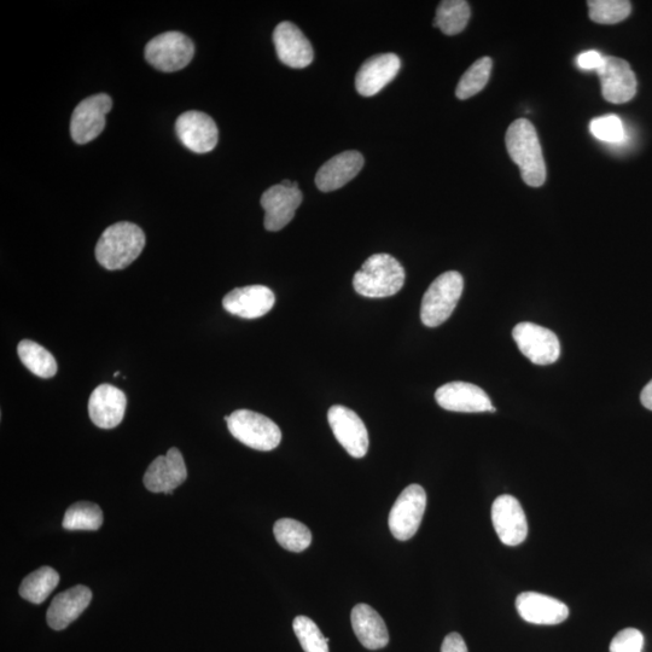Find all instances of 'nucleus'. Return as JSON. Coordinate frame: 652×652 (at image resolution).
Returning <instances> with one entry per match:
<instances>
[{
  "label": "nucleus",
  "instance_id": "f257e3e1",
  "mask_svg": "<svg viewBox=\"0 0 652 652\" xmlns=\"http://www.w3.org/2000/svg\"><path fill=\"white\" fill-rule=\"evenodd\" d=\"M508 153L520 167L523 182L539 188L546 180V163L537 131L531 121L518 119L510 125L505 137Z\"/></svg>",
  "mask_w": 652,
  "mask_h": 652
},
{
  "label": "nucleus",
  "instance_id": "f03ea898",
  "mask_svg": "<svg viewBox=\"0 0 652 652\" xmlns=\"http://www.w3.org/2000/svg\"><path fill=\"white\" fill-rule=\"evenodd\" d=\"M145 235L141 227L122 221L109 226L96 246V259L110 271L126 269L142 254Z\"/></svg>",
  "mask_w": 652,
  "mask_h": 652
},
{
  "label": "nucleus",
  "instance_id": "7ed1b4c3",
  "mask_svg": "<svg viewBox=\"0 0 652 652\" xmlns=\"http://www.w3.org/2000/svg\"><path fill=\"white\" fill-rule=\"evenodd\" d=\"M404 283L403 265L389 254L370 256L353 277L354 290L369 299L389 298L398 294Z\"/></svg>",
  "mask_w": 652,
  "mask_h": 652
},
{
  "label": "nucleus",
  "instance_id": "20e7f679",
  "mask_svg": "<svg viewBox=\"0 0 652 652\" xmlns=\"http://www.w3.org/2000/svg\"><path fill=\"white\" fill-rule=\"evenodd\" d=\"M464 279L461 273H442L430 284L423 296L421 306L422 323L428 328L444 324L452 316L463 294Z\"/></svg>",
  "mask_w": 652,
  "mask_h": 652
},
{
  "label": "nucleus",
  "instance_id": "39448f33",
  "mask_svg": "<svg viewBox=\"0 0 652 652\" xmlns=\"http://www.w3.org/2000/svg\"><path fill=\"white\" fill-rule=\"evenodd\" d=\"M224 418L232 436L253 450L269 452L281 444V429L258 412L237 410Z\"/></svg>",
  "mask_w": 652,
  "mask_h": 652
},
{
  "label": "nucleus",
  "instance_id": "423d86ee",
  "mask_svg": "<svg viewBox=\"0 0 652 652\" xmlns=\"http://www.w3.org/2000/svg\"><path fill=\"white\" fill-rule=\"evenodd\" d=\"M195 55V45L180 32H166L145 46V58L161 72L173 73L185 68Z\"/></svg>",
  "mask_w": 652,
  "mask_h": 652
},
{
  "label": "nucleus",
  "instance_id": "0eeeda50",
  "mask_svg": "<svg viewBox=\"0 0 652 652\" xmlns=\"http://www.w3.org/2000/svg\"><path fill=\"white\" fill-rule=\"evenodd\" d=\"M427 508V493L419 485H411L401 492L389 514V529L395 539L410 540L421 526Z\"/></svg>",
  "mask_w": 652,
  "mask_h": 652
},
{
  "label": "nucleus",
  "instance_id": "6e6552de",
  "mask_svg": "<svg viewBox=\"0 0 652 652\" xmlns=\"http://www.w3.org/2000/svg\"><path fill=\"white\" fill-rule=\"evenodd\" d=\"M512 337L521 353L535 365H550L560 358V340L544 326L527 322L517 324Z\"/></svg>",
  "mask_w": 652,
  "mask_h": 652
},
{
  "label": "nucleus",
  "instance_id": "1a4fd4ad",
  "mask_svg": "<svg viewBox=\"0 0 652 652\" xmlns=\"http://www.w3.org/2000/svg\"><path fill=\"white\" fill-rule=\"evenodd\" d=\"M113 101L106 93L91 96L75 108L71 121V135L78 144L96 139L106 127V115L112 110Z\"/></svg>",
  "mask_w": 652,
  "mask_h": 652
},
{
  "label": "nucleus",
  "instance_id": "9d476101",
  "mask_svg": "<svg viewBox=\"0 0 652 652\" xmlns=\"http://www.w3.org/2000/svg\"><path fill=\"white\" fill-rule=\"evenodd\" d=\"M328 421L337 441L349 456L363 458L369 450V433L362 418L346 406L330 407Z\"/></svg>",
  "mask_w": 652,
  "mask_h": 652
},
{
  "label": "nucleus",
  "instance_id": "9b49d317",
  "mask_svg": "<svg viewBox=\"0 0 652 652\" xmlns=\"http://www.w3.org/2000/svg\"><path fill=\"white\" fill-rule=\"evenodd\" d=\"M304 196L298 183L293 188L282 184L271 186L261 196V206L265 211V229L277 232L284 229L294 219Z\"/></svg>",
  "mask_w": 652,
  "mask_h": 652
},
{
  "label": "nucleus",
  "instance_id": "f8f14e48",
  "mask_svg": "<svg viewBox=\"0 0 652 652\" xmlns=\"http://www.w3.org/2000/svg\"><path fill=\"white\" fill-rule=\"evenodd\" d=\"M492 522L504 545L517 546L526 540L528 522L525 511L515 497L504 494L494 500Z\"/></svg>",
  "mask_w": 652,
  "mask_h": 652
},
{
  "label": "nucleus",
  "instance_id": "ddd939ff",
  "mask_svg": "<svg viewBox=\"0 0 652 652\" xmlns=\"http://www.w3.org/2000/svg\"><path fill=\"white\" fill-rule=\"evenodd\" d=\"M605 101L622 104L633 100L637 93V78L630 63L619 57L605 56L597 71Z\"/></svg>",
  "mask_w": 652,
  "mask_h": 652
},
{
  "label": "nucleus",
  "instance_id": "4468645a",
  "mask_svg": "<svg viewBox=\"0 0 652 652\" xmlns=\"http://www.w3.org/2000/svg\"><path fill=\"white\" fill-rule=\"evenodd\" d=\"M436 403L452 412H496L485 390L467 382H450L435 393Z\"/></svg>",
  "mask_w": 652,
  "mask_h": 652
},
{
  "label": "nucleus",
  "instance_id": "2eb2a0df",
  "mask_svg": "<svg viewBox=\"0 0 652 652\" xmlns=\"http://www.w3.org/2000/svg\"><path fill=\"white\" fill-rule=\"evenodd\" d=\"M177 135L186 148L197 154H206L217 147L219 131L211 116L190 110L180 115Z\"/></svg>",
  "mask_w": 652,
  "mask_h": 652
},
{
  "label": "nucleus",
  "instance_id": "dca6fc26",
  "mask_svg": "<svg viewBox=\"0 0 652 652\" xmlns=\"http://www.w3.org/2000/svg\"><path fill=\"white\" fill-rule=\"evenodd\" d=\"M188 477L183 454L178 448L168 450L155 459L144 475V486L153 493L172 494Z\"/></svg>",
  "mask_w": 652,
  "mask_h": 652
},
{
  "label": "nucleus",
  "instance_id": "f3484780",
  "mask_svg": "<svg viewBox=\"0 0 652 652\" xmlns=\"http://www.w3.org/2000/svg\"><path fill=\"white\" fill-rule=\"evenodd\" d=\"M275 304V293L265 285H248L234 289L223 300L227 312L244 319L264 317Z\"/></svg>",
  "mask_w": 652,
  "mask_h": 652
},
{
  "label": "nucleus",
  "instance_id": "a211bd4d",
  "mask_svg": "<svg viewBox=\"0 0 652 652\" xmlns=\"http://www.w3.org/2000/svg\"><path fill=\"white\" fill-rule=\"evenodd\" d=\"M273 42L278 58L285 66L302 69L312 63L314 52L310 40L294 23H279L273 33Z\"/></svg>",
  "mask_w": 652,
  "mask_h": 652
},
{
  "label": "nucleus",
  "instance_id": "6ab92c4d",
  "mask_svg": "<svg viewBox=\"0 0 652 652\" xmlns=\"http://www.w3.org/2000/svg\"><path fill=\"white\" fill-rule=\"evenodd\" d=\"M516 609L523 620L533 625H560L569 616L566 604L537 592L521 593L516 599Z\"/></svg>",
  "mask_w": 652,
  "mask_h": 652
},
{
  "label": "nucleus",
  "instance_id": "aec40b11",
  "mask_svg": "<svg viewBox=\"0 0 652 652\" xmlns=\"http://www.w3.org/2000/svg\"><path fill=\"white\" fill-rule=\"evenodd\" d=\"M127 398L124 392L112 384H101L93 390L89 400V415L95 426L113 429L124 419Z\"/></svg>",
  "mask_w": 652,
  "mask_h": 652
},
{
  "label": "nucleus",
  "instance_id": "412c9836",
  "mask_svg": "<svg viewBox=\"0 0 652 652\" xmlns=\"http://www.w3.org/2000/svg\"><path fill=\"white\" fill-rule=\"evenodd\" d=\"M400 67V58L395 54L371 57L360 67L355 77V87L364 97L375 96L397 77Z\"/></svg>",
  "mask_w": 652,
  "mask_h": 652
},
{
  "label": "nucleus",
  "instance_id": "4be33fe9",
  "mask_svg": "<svg viewBox=\"0 0 652 652\" xmlns=\"http://www.w3.org/2000/svg\"><path fill=\"white\" fill-rule=\"evenodd\" d=\"M92 601L89 587L78 585L60 593L51 602L46 621L55 631L66 630L78 617L84 613Z\"/></svg>",
  "mask_w": 652,
  "mask_h": 652
},
{
  "label": "nucleus",
  "instance_id": "5701e85b",
  "mask_svg": "<svg viewBox=\"0 0 652 652\" xmlns=\"http://www.w3.org/2000/svg\"><path fill=\"white\" fill-rule=\"evenodd\" d=\"M364 157L358 151H345L325 162L316 176L318 189L323 192L339 190L358 176L364 167Z\"/></svg>",
  "mask_w": 652,
  "mask_h": 652
},
{
  "label": "nucleus",
  "instance_id": "b1692460",
  "mask_svg": "<svg viewBox=\"0 0 652 652\" xmlns=\"http://www.w3.org/2000/svg\"><path fill=\"white\" fill-rule=\"evenodd\" d=\"M351 620L355 636L364 648L369 650L386 648L389 643L388 628L374 608L368 604L355 605Z\"/></svg>",
  "mask_w": 652,
  "mask_h": 652
},
{
  "label": "nucleus",
  "instance_id": "393cba45",
  "mask_svg": "<svg viewBox=\"0 0 652 652\" xmlns=\"http://www.w3.org/2000/svg\"><path fill=\"white\" fill-rule=\"evenodd\" d=\"M60 582L55 569L42 567L26 576L20 586V595L33 604H42L48 599Z\"/></svg>",
  "mask_w": 652,
  "mask_h": 652
},
{
  "label": "nucleus",
  "instance_id": "a878e982",
  "mask_svg": "<svg viewBox=\"0 0 652 652\" xmlns=\"http://www.w3.org/2000/svg\"><path fill=\"white\" fill-rule=\"evenodd\" d=\"M470 7L464 0H445L441 2L436 16L434 26L446 36H456L464 31L470 20Z\"/></svg>",
  "mask_w": 652,
  "mask_h": 652
},
{
  "label": "nucleus",
  "instance_id": "bb28decb",
  "mask_svg": "<svg viewBox=\"0 0 652 652\" xmlns=\"http://www.w3.org/2000/svg\"><path fill=\"white\" fill-rule=\"evenodd\" d=\"M17 353L23 365L32 372V374L42 377L51 378L56 375L57 363L48 349L38 345L31 340H23L17 346Z\"/></svg>",
  "mask_w": 652,
  "mask_h": 652
},
{
  "label": "nucleus",
  "instance_id": "cd10ccee",
  "mask_svg": "<svg viewBox=\"0 0 652 652\" xmlns=\"http://www.w3.org/2000/svg\"><path fill=\"white\" fill-rule=\"evenodd\" d=\"M103 525L100 506L90 502H78L68 508L62 526L67 531H98Z\"/></svg>",
  "mask_w": 652,
  "mask_h": 652
},
{
  "label": "nucleus",
  "instance_id": "c85d7f7f",
  "mask_svg": "<svg viewBox=\"0 0 652 652\" xmlns=\"http://www.w3.org/2000/svg\"><path fill=\"white\" fill-rule=\"evenodd\" d=\"M273 533L282 547L291 552H302L312 543V533L308 527L291 518H282L273 527Z\"/></svg>",
  "mask_w": 652,
  "mask_h": 652
},
{
  "label": "nucleus",
  "instance_id": "c756f323",
  "mask_svg": "<svg viewBox=\"0 0 652 652\" xmlns=\"http://www.w3.org/2000/svg\"><path fill=\"white\" fill-rule=\"evenodd\" d=\"M493 61L491 57H482L464 73L459 80L456 96L459 100H469L485 89L489 78H491Z\"/></svg>",
  "mask_w": 652,
  "mask_h": 652
},
{
  "label": "nucleus",
  "instance_id": "7c9ffc66",
  "mask_svg": "<svg viewBox=\"0 0 652 652\" xmlns=\"http://www.w3.org/2000/svg\"><path fill=\"white\" fill-rule=\"evenodd\" d=\"M590 19L601 25H614L631 14V3L626 0H590Z\"/></svg>",
  "mask_w": 652,
  "mask_h": 652
},
{
  "label": "nucleus",
  "instance_id": "2f4dec72",
  "mask_svg": "<svg viewBox=\"0 0 652 652\" xmlns=\"http://www.w3.org/2000/svg\"><path fill=\"white\" fill-rule=\"evenodd\" d=\"M293 628L305 652H329L330 639L323 636L316 622L310 617H295Z\"/></svg>",
  "mask_w": 652,
  "mask_h": 652
},
{
  "label": "nucleus",
  "instance_id": "473e14b6",
  "mask_svg": "<svg viewBox=\"0 0 652 652\" xmlns=\"http://www.w3.org/2000/svg\"><path fill=\"white\" fill-rule=\"evenodd\" d=\"M590 131L598 141L610 144L624 143L626 139L625 126L619 116L610 114L591 121Z\"/></svg>",
  "mask_w": 652,
  "mask_h": 652
},
{
  "label": "nucleus",
  "instance_id": "72a5a7b5",
  "mask_svg": "<svg viewBox=\"0 0 652 652\" xmlns=\"http://www.w3.org/2000/svg\"><path fill=\"white\" fill-rule=\"evenodd\" d=\"M644 636L636 628L617 633L610 644V652H643Z\"/></svg>",
  "mask_w": 652,
  "mask_h": 652
},
{
  "label": "nucleus",
  "instance_id": "f704fd0d",
  "mask_svg": "<svg viewBox=\"0 0 652 652\" xmlns=\"http://www.w3.org/2000/svg\"><path fill=\"white\" fill-rule=\"evenodd\" d=\"M605 56L598 51H585L576 58V64L582 71H598L603 66Z\"/></svg>",
  "mask_w": 652,
  "mask_h": 652
},
{
  "label": "nucleus",
  "instance_id": "c9c22d12",
  "mask_svg": "<svg viewBox=\"0 0 652 652\" xmlns=\"http://www.w3.org/2000/svg\"><path fill=\"white\" fill-rule=\"evenodd\" d=\"M441 652H469L463 637L458 633H450L441 646Z\"/></svg>",
  "mask_w": 652,
  "mask_h": 652
},
{
  "label": "nucleus",
  "instance_id": "e433bc0d",
  "mask_svg": "<svg viewBox=\"0 0 652 652\" xmlns=\"http://www.w3.org/2000/svg\"><path fill=\"white\" fill-rule=\"evenodd\" d=\"M640 401L646 409L652 411V381L646 384L642 394H640Z\"/></svg>",
  "mask_w": 652,
  "mask_h": 652
},
{
  "label": "nucleus",
  "instance_id": "4c0bfd02",
  "mask_svg": "<svg viewBox=\"0 0 652 652\" xmlns=\"http://www.w3.org/2000/svg\"><path fill=\"white\" fill-rule=\"evenodd\" d=\"M119 375H120V372L116 371L115 374H114V377H118Z\"/></svg>",
  "mask_w": 652,
  "mask_h": 652
}]
</instances>
